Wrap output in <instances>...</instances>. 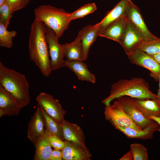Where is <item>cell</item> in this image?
<instances>
[{"label":"cell","instance_id":"1","mask_svg":"<svg viewBox=\"0 0 160 160\" xmlns=\"http://www.w3.org/2000/svg\"><path fill=\"white\" fill-rule=\"evenodd\" d=\"M46 27L42 22L35 18L31 27L28 46L30 60L42 74L47 77L52 71L46 37Z\"/></svg>","mask_w":160,"mask_h":160},{"label":"cell","instance_id":"2","mask_svg":"<svg viewBox=\"0 0 160 160\" xmlns=\"http://www.w3.org/2000/svg\"><path fill=\"white\" fill-rule=\"evenodd\" d=\"M127 96L141 100H157V95L149 89L148 84L143 78L134 77L129 79H122L113 83L109 95L102 103L105 106L117 98Z\"/></svg>","mask_w":160,"mask_h":160},{"label":"cell","instance_id":"3","mask_svg":"<svg viewBox=\"0 0 160 160\" xmlns=\"http://www.w3.org/2000/svg\"><path fill=\"white\" fill-rule=\"evenodd\" d=\"M0 86L23 107L30 102L29 85L25 76L0 62Z\"/></svg>","mask_w":160,"mask_h":160},{"label":"cell","instance_id":"4","mask_svg":"<svg viewBox=\"0 0 160 160\" xmlns=\"http://www.w3.org/2000/svg\"><path fill=\"white\" fill-rule=\"evenodd\" d=\"M71 13L52 5H40L34 10L35 18L52 29L59 38L68 28L72 20Z\"/></svg>","mask_w":160,"mask_h":160},{"label":"cell","instance_id":"5","mask_svg":"<svg viewBox=\"0 0 160 160\" xmlns=\"http://www.w3.org/2000/svg\"><path fill=\"white\" fill-rule=\"evenodd\" d=\"M104 114L105 119L109 121L114 127L118 125L142 130L126 113L121 103L117 99L114 100L112 104L105 106Z\"/></svg>","mask_w":160,"mask_h":160},{"label":"cell","instance_id":"6","mask_svg":"<svg viewBox=\"0 0 160 160\" xmlns=\"http://www.w3.org/2000/svg\"><path fill=\"white\" fill-rule=\"evenodd\" d=\"M46 37L50 58L52 71L65 67L64 55L62 44L59 42V38L51 28L46 26Z\"/></svg>","mask_w":160,"mask_h":160},{"label":"cell","instance_id":"7","mask_svg":"<svg viewBox=\"0 0 160 160\" xmlns=\"http://www.w3.org/2000/svg\"><path fill=\"white\" fill-rule=\"evenodd\" d=\"M127 55L131 63L148 70L151 72V76L158 80L160 76V64L151 55L138 49L132 51Z\"/></svg>","mask_w":160,"mask_h":160},{"label":"cell","instance_id":"8","mask_svg":"<svg viewBox=\"0 0 160 160\" xmlns=\"http://www.w3.org/2000/svg\"><path fill=\"white\" fill-rule=\"evenodd\" d=\"M36 100L38 105L48 115L62 124L64 119L66 111L63 108L58 100L55 99L51 95L41 92L36 97Z\"/></svg>","mask_w":160,"mask_h":160},{"label":"cell","instance_id":"9","mask_svg":"<svg viewBox=\"0 0 160 160\" xmlns=\"http://www.w3.org/2000/svg\"><path fill=\"white\" fill-rule=\"evenodd\" d=\"M125 15L128 21L142 36L146 41L158 38L149 31L144 22L139 9L131 0L127 7Z\"/></svg>","mask_w":160,"mask_h":160},{"label":"cell","instance_id":"10","mask_svg":"<svg viewBox=\"0 0 160 160\" xmlns=\"http://www.w3.org/2000/svg\"><path fill=\"white\" fill-rule=\"evenodd\" d=\"M124 110L134 122L141 130H143L156 122L145 116L132 103L130 97L123 96L117 98Z\"/></svg>","mask_w":160,"mask_h":160},{"label":"cell","instance_id":"11","mask_svg":"<svg viewBox=\"0 0 160 160\" xmlns=\"http://www.w3.org/2000/svg\"><path fill=\"white\" fill-rule=\"evenodd\" d=\"M45 123L41 109L38 105L37 109L28 124L27 137L35 145L45 132Z\"/></svg>","mask_w":160,"mask_h":160},{"label":"cell","instance_id":"12","mask_svg":"<svg viewBox=\"0 0 160 160\" xmlns=\"http://www.w3.org/2000/svg\"><path fill=\"white\" fill-rule=\"evenodd\" d=\"M61 150L64 160H90L92 155L86 146L66 140Z\"/></svg>","mask_w":160,"mask_h":160},{"label":"cell","instance_id":"13","mask_svg":"<svg viewBox=\"0 0 160 160\" xmlns=\"http://www.w3.org/2000/svg\"><path fill=\"white\" fill-rule=\"evenodd\" d=\"M145 41L142 36L127 20L126 29L119 43L126 54L136 50L139 46Z\"/></svg>","mask_w":160,"mask_h":160},{"label":"cell","instance_id":"14","mask_svg":"<svg viewBox=\"0 0 160 160\" xmlns=\"http://www.w3.org/2000/svg\"><path fill=\"white\" fill-rule=\"evenodd\" d=\"M127 23V19L125 15L100 32L98 36L112 40L119 44L124 33Z\"/></svg>","mask_w":160,"mask_h":160},{"label":"cell","instance_id":"15","mask_svg":"<svg viewBox=\"0 0 160 160\" xmlns=\"http://www.w3.org/2000/svg\"><path fill=\"white\" fill-rule=\"evenodd\" d=\"M99 33L97 23L86 26L79 32L77 36L82 44L84 61L87 59L89 49L95 41Z\"/></svg>","mask_w":160,"mask_h":160},{"label":"cell","instance_id":"16","mask_svg":"<svg viewBox=\"0 0 160 160\" xmlns=\"http://www.w3.org/2000/svg\"><path fill=\"white\" fill-rule=\"evenodd\" d=\"M62 124L65 141L86 146L84 133L80 126L65 119L62 122Z\"/></svg>","mask_w":160,"mask_h":160},{"label":"cell","instance_id":"17","mask_svg":"<svg viewBox=\"0 0 160 160\" xmlns=\"http://www.w3.org/2000/svg\"><path fill=\"white\" fill-rule=\"evenodd\" d=\"M114 127L129 138L143 140L151 139L153 138L155 132L157 131L160 132V125L157 122L142 130H137L118 125L115 126Z\"/></svg>","mask_w":160,"mask_h":160},{"label":"cell","instance_id":"18","mask_svg":"<svg viewBox=\"0 0 160 160\" xmlns=\"http://www.w3.org/2000/svg\"><path fill=\"white\" fill-rule=\"evenodd\" d=\"M133 105L146 116L160 117V103L156 100H141L130 97Z\"/></svg>","mask_w":160,"mask_h":160},{"label":"cell","instance_id":"19","mask_svg":"<svg viewBox=\"0 0 160 160\" xmlns=\"http://www.w3.org/2000/svg\"><path fill=\"white\" fill-rule=\"evenodd\" d=\"M83 62L79 60L68 61L66 60L65 67L72 71L79 80L95 83L96 81L95 76L89 71L87 65Z\"/></svg>","mask_w":160,"mask_h":160},{"label":"cell","instance_id":"20","mask_svg":"<svg viewBox=\"0 0 160 160\" xmlns=\"http://www.w3.org/2000/svg\"><path fill=\"white\" fill-rule=\"evenodd\" d=\"M23 108L0 86V110L3 111L5 115H17Z\"/></svg>","mask_w":160,"mask_h":160},{"label":"cell","instance_id":"21","mask_svg":"<svg viewBox=\"0 0 160 160\" xmlns=\"http://www.w3.org/2000/svg\"><path fill=\"white\" fill-rule=\"evenodd\" d=\"M130 0H121L103 20L97 23L99 32L111 23L125 15L127 7Z\"/></svg>","mask_w":160,"mask_h":160},{"label":"cell","instance_id":"22","mask_svg":"<svg viewBox=\"0 0 160 160\" xmlns=\"http://www.w3.org/2000/svg\"><path fill=\"white\" fill-rule=\"evenodd\" d=\"M62 45L66 60L84 61L82 44L77 36L71 43H66Z\"/></svg>","mask_w":160,"mask_h":160},{"label":"cell","instance_id":"23","mask_svg":"<svg viewBox=\"0 0 160 160\" xmlns=\"http://www.w3.org/2000/svg\"><path fill=\"white\" fill-rule=\"evenodd\" d=\"M49 132L46 129L44 134L34 146V160H49L52 150L48 139Z\"/></svg>","mask_w":160,"mask_h":160},{"label":"cell","instance_id":"24","mask_svg":"<svg viewBox=\"0 0 160 160\" xmlns=\"http://www.w3.org/2000/svg\"><path fill=\"white\" fill-rule=\"evenodd\" d=\"M40 107L45 119L46 129L50 133L56 136L64 141L62 124L56 121L49 116Z\"/></svg>","mask_w":160,"mask_h":160},{"label":"cell","instance_id":"25","mask_svg":"<svg viewBox=\"0 0 160 160\" xmlns=\"http://www.w3.org/2000/svg\"><path fill=\"white\" fill-rule=\"evenodd\" d=\"M15 31H8L4 24L0 21V46L7 48H11L13 45V39L17 35Z\"/></svg>","mask_w":160,"mask_h":160},{"label":"cell","instance_id":"26","mask_svg":"<svg viewBox=\"0 0 160 160\" xmlns=\"http://www.w3.org/2000/svg\"><path fill=\"white\" fill-rule=\"evenodd\" d=\"M139 49L151 55L160 52V38L145 41L141 44L136 49Z\"/></svg>","mask_w":160,"mask_h":160},{"label":"cell","instance_id":"27","mask_svg":"<svg viewBox=\"0 0 160 160\" xmlns=\"http://www.w3.org/2000/svg\"><path fill=\"white\" fill-rule=\"evenodd\" d=\"M97 9V7L95 3L87 4L71 13V17L72 20L82 18L93 12Z\"/></svg>","mask_w":160,"mask_h":160},{"label":"cell","instance_id":"28","mask_svg":"<svg viewBox=\"0 0 160 160\" xmlns=\"http://www.w3.org/2000/svg\"><path fill=\"white\" fill-rule=\"evenodd\" d=\"M134 160H148L147 149L141 144L132 143L130 145Z\"/></svg>","mask_w":160,"mask_h":160},{"label":"cell","instance_id":"29","mask_svg":"<svg viewBox=\"0 0 160 160\" xmlns=\"http://www.w3.org/2000/svg\"><path fill=\"white\" fill-rule=\"evenodd\" d=\"M12 17L9 6L6 2L0 5V21L7 29Z\"/></svg>","mask_w":160,"mask_h":160},{"label":"cell","instance_id":"30","mask_svg":"<svg viewBox=\"0 0 160 160\" xmlns=\"http://www.w3.org/2000/svg\"><path fill=\"white\" fill-rule=\"evenodd\" d=\"M30 0H6L10 8L11 13H13L25 7L29 4Z\"/></svg>","mask_w":160,"mask_h":160},{"label":"cell","instance_id":"31","mask_svg":"<svg viewBox=\"0 0 160 160\" xmlns=\"http://www.w3.org/2000/svg\"><path fill=\"white\" fill-rule=\"evenodd\" d=\"M48 139L51 146L55 149L61 150L64 146V141L49 132L48 135Z\"/></svg>","mask_w":160,"mask_h":160},{"label":"cell","instance_id":"32","mask_svg":"<svg viewBox=\"0 0 160 160\" xmlns=\"http://www.w3.org/2000/svg\"><path fill=\"white\" fill-rule=\"evenodd\" d=\"M63 155L61 150L55 149L52 151L49 160H62Z\"/></svg>","mask_w":160,"mask_h":160},{"label":"cell","instance_id":"33","mask_svg":"<svg viewBox=\"0 0 160 160\" xmlns=\"http://www.w3.org/2000/svg\"><path fill=\"white\" fill-rule=\"evenodd\" d=\"M119 160H134L133 155L131 150L120 158Z\"/></svg>","mask_w":160,"mask_h":160},{"label":"cell","instance_id":"34","mask_svg":"<svg viewBox=\"0 0 160 160\" xmlns=\"http://www.w3.org/2000/svg\"><path fill=\"white\" fill-rule=\"evenodd\" d=\"M151 55L160 64V52Z\"/></svg>","mask_w":160,"mask_h":160},{"label":"cell","instance_id":"35","mask_svg":"<svg viewBox=\"0 0 160 160\" xmlns=\"http://www.w3.org/2000/svg\"><path fill=\"white\" fill-rule=\"evenodd\" d=\"M158 80L159 81V89L157 95V100L160 103V76L159 77Z\"/></svg>","mask_w":160,"mask_h":160},{"label":"cell","instance_id":"36","mask_svg":"<svg viewBox=\"0 0 160 160\" xmlns=\"http://www.w3.org/2000/svg\"><path fill=\"white\" fill-rule=\"evenodd\" d=\"M150 118L153 119L160 125V117L150 116Z\"/></svg>","mask_w":160,"mask_h":160},{"label":"cell","instance_id":"37","mask_svg":"<svg viewBox=\"0 0 160 160\" xmlns=\"http://www.w3.org/2000/svg\"><path fill=\"white\" fill-rule=\"evenodd\" d=\"M4 115H5L4 113L2 110H0V118H1Z\"/></svg>","mask_w":160,"mask_h":160},{"label":"cell","instance_id":"38","mask_svg":"<svg viewBox=\"0 0 160 160\" xmlns=\"http://www.w3.org/2000/svg\"><path fill=\"white\" fill-rule=\"evenodd\" d=\"M6 2V0H0V5Z\"/></svg>","mask_w":160,"mask_h":160}]
</instances>
